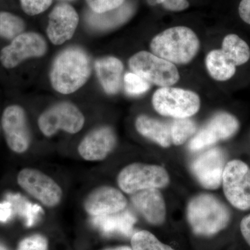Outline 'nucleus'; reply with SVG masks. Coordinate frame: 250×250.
Instances as JSON below:
<instances>
[{
  "mask_svg": "<svg viewBox=\"0 0 250 250\" xmlns=\"http://www.w3.org/2000/svg\"><path fill=\"white\" fill-rule=\"evenodd\" d=\"M0 250H7V248H6V247H5L4 246V245L1 244V243H0Z\"/></svg>",
  "mask_w": 250,
  "mask_h": 250,
  "instance_id": "e433bc0d",
  "label": "nucleus"
},
{
  "mask_svg": "<svg viewBox=\"0 0 250 250\" xmlns=\"http://www.w3.org/2000/svg\"><path fill=\"white\" fill-rule=\"evenodd\" d=\"M131 243L132 250H174L170 246L161 243L154 234L146 230L135 233Z\"/></svg>",
  "mask_w": 250,
  "mask_h": 250,
  "instance_id": "a878e982",
  "label": "nucleus"
},
{
  "mask_svg": "<svg viewBox=\"0 0 250 250\" xmlns=\"http://www.w3.org/2000/svg\"><path fill=\"white\" fill-rule=\"evenodd\" d=\"M18 183L31 196L47 207H55L62 199V190L58 184L41 171L23 169L18 174Z\"/></svg>",
  "mask_w": 250,
  "mask_h": 250,
  "instance_id": "f8f14e48",
  "label": "nucleus"
},
{
  "mask_svg": "<svg viewBox=\"0 0 250 250\" xmlns=\"http://www.w3.org/2000/svg\"><path fill=\"white\" fill-rule=\"evenodd\" d=\"M240 229L242 236L250 247V214L246 215L241 220Z\"/></svg>",
  "mask_w": 250,
  "mask_h": 250,
  "instance_id": "f704fd0d",
  "label": "nucleus"
},
{
  "mask_svg": "<svg viewBox=\"0 0 250 250\" xmlns=\"http://www.w3.org/2000/svg\"><path fill=\"white\" fill-rule=\"evenodd\" d=\"M123 5L118 9L103 14H97L90 10L85 15V21L90 27L96 30H107L117 27L127 20L131 13V9L127 4Z\"/></svg>",
  "mask_w": 250,
  "mask_h": 250,
  "instance_id": "412c9836",
  "label": "nucleus"
},
{
  "mask_svg": "<svg viewBox=\"0 0 250 250\" xmlns=\"http://www.w3.org/2000/svg\"><path fill=\"white\" fill-rule=\"evenodd\" d=\"M187 218L195 234L211 236L228 226L231 213L226 205L214 195L201 194L189 202Z\"/></svg>",
  "mask_w": 250,
  "mask_h": 250,
  "instance_id": "f03ea898",
  "label": "nucleus"
},
{
  "mask_svg": "<svg viewBox=\"0 0 250 250\" xmlns=\"http://www.w3.org/2000/svg\"><path fill=\"white\" fill-rule=\"evenodd\" d=\"M130 70L149 83L169 87L179 80V73L174 63L151 52L141 51L129 59Z\"/></svg>",
  "mask_w": 250,
  "mask_h": 250,
  "instance_id": "39448f33",
  "label": "nucleus"
},
{
  "mask_svg": "<svg viewBox=\"0 0 250 250\" xmlns=\"http://www.w3.org/2000/svg\"><path fill=\"white\" fill-rule=\"evenodd\" d=\"M53 0H20L21 8L26 14L36 16L49 9Z\"/></svg>",
  "mask_w": 250,
  "mask_h": 250,
  "instance_id": "c85d7f7f",
  "label": "nucleus"
},
{
  "mask_svg": "<svg viewBox=\"0 0 250 250\" xmlns=\"http://www.w3.org/2000/svg\"><path fill=\"white\" fill-rule=\"evenodd\" d=\"M226 164L225 152L214 147L195 157L190 164V170L202 187L214 190L222 184Z\"/></svg>",
  "mask_w": 250,
  "mask_h": 250,
  "instance_id": "9b49d317",
  "label": "nucleus"
},
{
  "mask_svg": "<svg viewBox=\"0 0 250 250\" xmlns=\"http://www.w3.org/2000/svg\"><path fill=\"white\" fill-rule=\"evenodd\" d=\"M17 250H47V241L40 235L27 237L20 243Z\"/></svg>",
  "mask_w": 250,
  "mask_h": 250,
  "instance_id": "7c9ffc66",
  "label": "nucleus"
},
{
  "mask_svg": "<svg viewBox=\"0 0 250 250\" xmlns=\"http://www.w3.org/2000/svg\"><path fill=\"white\" fill-rule=\"evenodd\" d=\"M135 126L140 134L157 143L161 147H168L172 144L171 125L141 115L136 119Z\"/></svg>",
  "mask_w": 250,
  "mask_h": 250,
  "instance_id": "aec40b11",
  "label": "nucleus"
},
{
  "mask_svg": "<svg viewBox=\"0 0 250 250\" xmlns=\"http://www.w3.org/2000/svg\"><path fill=\"white\" fill-rule=\"evenodd\" d=\"M125 88L126 93L131 95H139L147 92L150 87V83L134 72L125 74L124 78Z\"/></svg>",
  "mask_w": 250,
  "mask_h": 250,
  "instance_id": "cd10ccee",
  "label": "nucleus"
},
{
  "mask_svg": "<svg viewBox=\"0 0 250 250\" xmlns=\"http://www.w3.org/2000/svg\"><path fill=\"white\" fill-rule=\"evenodd\" d=\"M90 9L97 14H103L121 7L125 0H85Z\"/></svg>",
  "mask_w": 250,
  "mask_h": 250,
  "instance_id": "c756f323",
  "label": "nucleus"
},
{
  "mask_svg": "<svg viewBox=\"0 0 250 250\" xmlns=\"http://www.w3.org/2000/svg\"><path fill=\"white\" fill-rule=\"evenodd\" d=\"M172 143L175 146H181L191 137L196 131V124L189 118L174 119L171 124Z\"/></svg>",
  "mask_w": 250,
  "mask_h": 250,
  "instance_id": "bb28decb",
  "label": "nucleus"
},
{
  "mask_svg": "<svg viewBox=\"0 0 250 250\" xmlns=\"http://www.w3.org/2000/svg\"><path fill=\"white\" fill-rule=\"evenodd\" d=\"M84 123L83 113L68 102L57 103L47 108L38 121L41 132L47 137L53 136L59 130L76 134L83 128Z\"/></svg>",
  "mask_w": 250,
  "mask_h": 250,
  "instance_id": "0eeeda50",
  "label": "nucleus"
},
{
  "mask_svg": "<svg viewBox=\"0 0 250 250\" xmlns=\"http://www.w3.org/2000/svg\"><path fill=\"white\" fill-rule=\"evenodd\" d=\"M106 250H132L129 247L123 246L118 247V248H112V249H108Z\"/></svg>",
  "mask_w": 250,
  "mask_h": 250,
  "instance_id": "c9c22d12",
  "label": "nucleus"
},
{
  "mask_svg": "<svg viewBox=\"0 0 250 250\" xmlns=\"http://www.w3.org/2000/svg\"><path fill=\"white\" fill-rule=\"evenodd\" d=\"M221 49L225 57L236 67L246 63L250 57L249 46L236 34L225 36Z\"/></svg>",
  "mask_w": 250,
  "mask_h": 250,
  "instance_id": "5701e85b",
  "label": "nucleus"
},
{
  "mask_svg": "<svg viewBox=\"0 0 250 250\" xmlns=\"http://www.w3.org/2000/svg\"><path fill=\"white\" fill-rule=\"evenodd\" d=\"M6 200L12 204L15 214L21 217L29 228L34 226L43 213L40 206L31 203L20 194H8Z\"/></svg>",
  "mask_w": 250,
  "mask_h": 250,
  "instance_id": "b1692460",
  "label": "nucleus"
},
{
  "mask_svg": "<svg viewBox=\"0 0 250 250\" xmlns=\"http://www.w3.org/2000/svg\"><path fill=\"white\" fill-rule=\"evenodd\" d=\"M239 129V123L232 115L225 112L217 113L210 118L190 141L189 148L199 151L223 140L229 139Z\"/></svg>",
  "mask_w": 250,
  "mask_h": 250,
  "instance_id": "9d476101",
  "label": "nucleus"
},
{
  "mask_svg": "<svg viewBox=\"0 0 250 250\" xmlns=\"http://www.w3.org/2000/svg\"><path fill=\"white\" fill-rule=\"evenodd\" d=\"M238 13L241 19L250 25V0H241L238 6Z\"/></svg>",
  "mask_w": 250,
  "mask_h": 250,
  "instance_id": "72a5a7b5",
  "label": "nucleus"
},
{
  "mask_svg": "<svg viewBox=\"0 0 250 250\" xmlns=\"http://www.w3.org/2000/svg\"><path fill=\"white\" fill-rule=\"evenodd\" d=\"M25 28V22L19 16L7 11H0V37L12 41L22 34Z\"/></svg>",
  "mask_w": 250,
  "mask_h": 250,
  "instance_id": "393cba45",
  "label": "nucleus"
},
{
  "mask_svg": "<svg viewBox=\"0 0 250 250\" xmlns=\"http://www.w3.org/2000/svg\"><path fill=\"white\" fill-rule=\"evenodd\" d=\"M197 34L189 27L177 26L169 28L153 38L152 53L172 63L187 64L200 49Z\"/></svg>",
  "mask_w": 250,
  "mask_h": 250,
  "instance_id": "7ed1b4c3",
  "label": "nucleus"
},
{
  "mask_svg": "<svg viewBox=\"0 0 250 250\" xmlns=\"http://www.w3.org/2000/svg\"><path fill=\"white\" fill-rule=\"evenodd\" d=\"M154 109L162 116L177 118H190L200 108V99L191 90L173 87H161L152 97Z\"/></svg>",
  "mask_w": 250,
  "mask_h": 250,
  "instance_id": "20e7f679",
  "label": "nucleus"
},
{
  "mask_svg": "<svg viewBox=\"0 0 250 250\" xmlns=\"http://www.w3.org/2000/svg\"><path fill=\"white\" fill-rule=\"evenodd\" d=\"M1 126L10 149L21 154L30 146L31 135L24 108L11 105L5 108L1 116Z\"/></svg>",
  "mask_w": 250,
  "mask_h": 250,
  "instance_id": "ddd939ff",
  "label": "nucleus"
},
{
  "mask_svg": "<svg viewBox=\"0 0 250 250\" xmlns=\"http://www.w3.org/2000/svg\"><path fill=\"white\" fill-rule=\"evenodd\" d=\"M225 197L238 209H250V168L240 160H232L225 166L223 174Z\"/></svg>",
  "mask_w": 250,
  "mask_h": 250,
  "instance_id": "6e6552de",
  "label": "nucleus"
},
{
  "mask_svg": "<svg viewBox=\"0 0 250 250\" xmlns=\"http://www.w3.org/2000/svg\"><path fill=\"white\" fill-rule=\"evenodd\" d=\"M127 201L115 188L103 187L90 192L84 203L85 209L92 217L117 213L125 209Z\"/></svg>",
  "mask_w": 250,
  "mask_h": 250,
  "instance_id": "dca6fc26",
  "label": "nucleus"
},
{
  "mask_svg": "<svg viewBox=\"0 0 250 250\" xmlns=\"http://www.w3.org/2000/svg\"><path fill=\"white\" fill-rule=\"evenodd\" d=\"M97 77L104 90L108 95H115L121 90L124 65L119 59L105 57L95 62Z\"/></svg>",
  "mask_w": 250,
  "mask_h": 250,
  "instance_id": "6ab92c4d",
  "label": "nucleus"
},
{
  "mask_svg": "<svg viewBox=\"0 0 250 250\" xmlns=\"http://www.w3.org/2000/svg\"><path fill=\"white\" fill-rule=\"evenodd\" d=\"M206 67L210 76L215 80L224 82L236 73V66L225 57L222 49H213L207 54Z\"/></svg>",
  "mask_w": 250,
  "mask_h": 250,
  "instance_id": "4be33fe9",
  "label": "nucleus"
},
{
  "mask_svg": "<svg viewBox=\"0 0 250 250\" xmlns=\"http://www.w3.org/2000/svg\"><path fill=\"white\" fill-rule=\"evenodd\" d=\"M131 200L135 208L139 210L148 223L159 225L165 221L166 203L159 189H146L135 192Z\"/></svg>",
  "mask_w": 250,
  "mask_h": 250,
  "instance_id": "f3484780",
  "label": "nucleus"
},
{
  "mask_svg": "<svg viewBox=\"0 0 250 250\" xmlns=\"http://www.w3.org/2000/svg\"><path fill=\"white\" fill-rule=\"evenodd\" d=\"M14 215V207L11 202L6 200L0 203V222L7 223Z\"/></svg>",
  "mask_w": 250,
  "mask_h": 250,
  "instance_id": "473e14b6",
  "label": "nucleus"
},
{
  "mask_svg": "<svg viewBox=\"0 0 250 250\" xmlns=\"http://www.w3.org/2000/svg\"><path fill=\"white\" fill-rule=\"evenodd\" d=\"M161 4L166 9L171 11H181L187 9L189 6L187 0H154Z\"/></svg>",
  "mask_w": 250,
  "mask_h": 250,
  "instance_id": "2f4dec72",
  "label": "nucleus"
},
{
  "mask_svg": "<svg viewBox=\"0 0 250 250\" xmlns=\"http://www.w3.org/2000/svg\"><path fill=\"white\" fill-rule=\"evenodd\" d=\"M91 72V62L88 54L80 47H67L54 59L49 80L56 91L69 95L85 84Z\"/></svg>",
  "mask_w": 250,
  "mask_h": 250,
  "instance_id": "f257e3e1",
  "label": "nucleus"
},
{
  "mask_svg": "<svg viewBox=\"0 0 250 250\" xmlns=\"http://www.w3.org/2000/svg\"><path fill=\"white\" fill-rule=\"evenodd\" d=\"M136 222L129 210L125 209L111 214L92 217L91 223L106 236H131Z\"/></svg>",
  "mask_w": 250,
  "mask_h": 250,
  "instance_id": "a211bd4d",
  "label": "nucleus"
},
{
  "mask_svg": "<svg viewBox=\"0 0 250 250\" xmlns=\"http://www.w3.org/2000/svg\"><path fill=\"white\" fill-rule=\"evenodd\" d=\"M169 182V174L162 166L137 163L125 167L118 176V185L128 194L146 189L162 188Z\"/></svg>",
  "mask_w": 250,
  "mask_h": 250,
  "instance_id": "423d86ee",
  "label": "nucleus"
},
{
  "mask_svg": "<svg viewBox=\"0 0 250 250\" xmlns=\"http://www.w3.org/2000/svg\"><path fill=\"white\" fill-rule=\"evenodd\" d=\"M116 134L109 126L93 129L83 138L79 146L81 156L87 161H101L116 147Z\"/></svg>",
  "mask_w": 250,
  "mask_h": 250,
  "instance_id": "2eb2a0df",
  "label": "nucleus"
},
{
  "mask_svg": "<svg viewBox=\"0 0 250 250\" xmlns=\"http://www.w3.org/2000/svg\"><path fill=\"white\" fill-rule=\"evenodd\" d=\"M47 43L41 34L23 32L0 51V62L6 69H12L27 59L41 58L47 53Z\"/></svg>",
  "mask_w": 250,
  "mask_h": 250,
  "instance_id": "1a4fd4ad",
  "label": "nucleus"
},
{
  "mask_svg": "<svg viewBox=\"0 0 250 250\" xmlns=\"http://www.w3.org/2000/svg\"><path fill=\"white\" fill-rule=\"evenodd\" d=\"M80 17L73 6L60 3L49 16L47 36L54 45H62L73 37L78 27Z\"/></svg>",
  "mask_w": 250,
  "mask_h": 250,
  "instance_id": "4468645a",
  "label": "nucleus"
}]
</instances>
